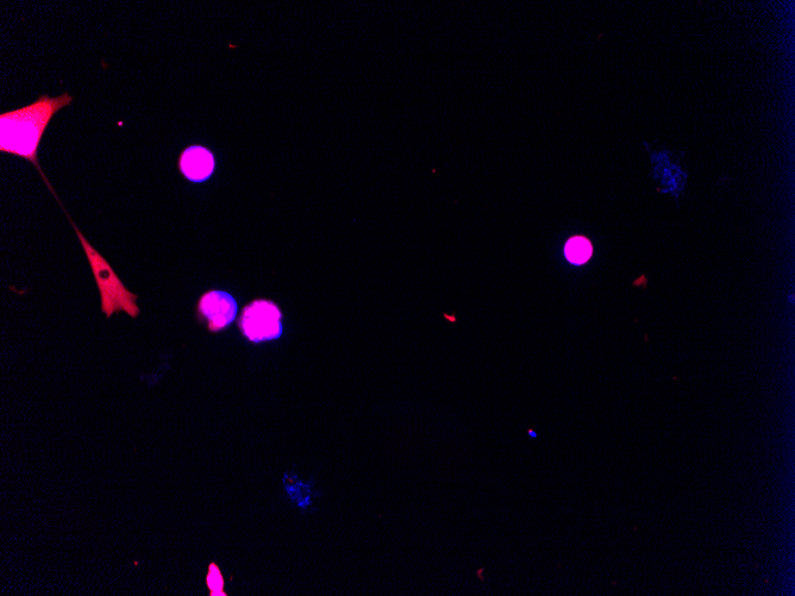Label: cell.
I'll return each mask as SVG.
<instances>
[{"label":"cell","instance_id":"6da1fadb","mask_svg":"<svg viewBox=\"0 0 795 596\" xmlns=\"http://www.w3.org/2000/svg\"><path fill=\"white\" fill-rule=\"evenodd\" d=\"M65 92L58 97L42 94L23 108L0 115V152L30 161L39 171V148L50 121L73 103Z\"/></svg>","mask_w":795,"mask_h":596},{"label":"cell","instance_id":"7a4b0ae2","mask_svg":"<svg viewBox=\"0 0 795 596\" xmlns=\"http://www.w3.org/2000/svg\"><path fill=\"white\" fill-rule=\"evenodd\" d=\"M42 179L45 180L49 190L52 191L53 196L58 200L62 210L66 213L68 221H70L73 229L77 232L81 247H83L93 275H95L100 298H102V311L105 313L106 317L110 318L112 315H115V313L123 311L127 312L131 318H137V316L140 315V309L136 304V294L131 293L128 288L123 285L121 279L118 278L114 269L109 265V262L99 254L98 250L93 247L89 241H87L83 232L79 230L77 224H75L71 216L68 215V212L64 205H62L58 194H56L54 188L50 185L47 177H43Z\"/></svg>","mask_w":795,"mask_h":596},{"label":"cell","instance_id":"3957f363","mask_svg":"<svg viewBox=\"0 0 795 596\" xmlns=\"http://www.w3.org/2000/svg\"><path fill=\"white\" fill-rule=\"evenodd\" d=\"M281 312L273 301L259 299L244 307L240 328L250 342L278 340L284 332Z\"/></svg>","mask_w":795,"mask_h":596},{"label":"cell","instance_id":"277c9868","mask_svg":"<svg viewBox=\"0 0 795 596\" xmlns=\"http://www.w3.org/2000/svg\"><path fill=\"white\" fill-rule=\"evenodd\" d=\"M198 315L211 332L228 328L237 315V303L231 294L223 291L205 293L198 303Z\"/></svg>","mask_w":795,"mask_h":596},{"label":"cell","instance_id":"5b68a950","mask_svg":"<svg viewBox=\"0 0 795 596\" xmlns=\"http://www.w3.org/2000/svg\"><path fill=\"white\" fill-rule=\"evenodd\" d=\"M178 166L187 180L202 184L215 172V155L203 146L187 147L179 156Z\"/></svg>","mask_w":795,"mask_h":596},{"label":"cell","instance_id":"8992f818","mask_svg":"<svg viewBox=\"0 0 795 596\" xmlns=\"http://www.w3.org/2000/svg\"><path fill=\"white\" fill-rule=\"evenodd\" d=\"M592 244L585 237H573L566 244L565 254L567 260L573 265H584L591 259Z\"/></svg>","mask_w":795,"mask_h":596},{"label":"cell","instance_id":"52a82bcc","mask_svg":"<svg viewBox=\"0 0 795 596\" xmlns=\"http://www.w3.org/2000/svg\"><path fill=\"white\" fill-rule=\"evenodd\" d=\"M206 581H208L211 595H227L223 592V577L215 563L211 564Z\"/></svg>","mask_w":795,"mask_h":596}]
</instances>
